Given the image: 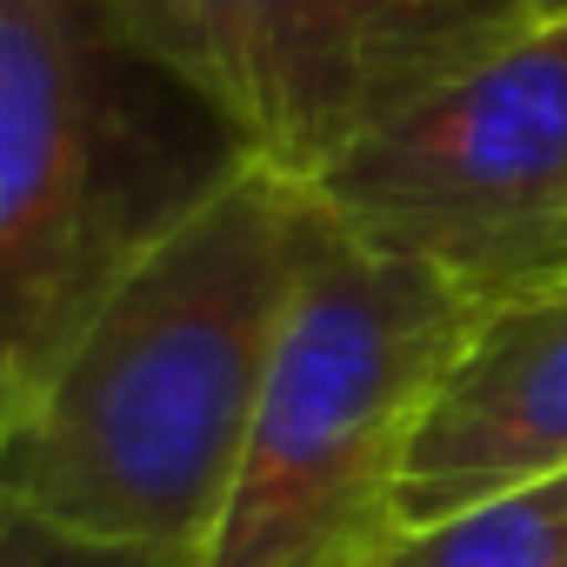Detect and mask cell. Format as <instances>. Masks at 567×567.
I'll use <instances>...</instances> for the list:
<instances>
[{"mask_svg": "<svg viewBox=\"0 0 567 567\" xmlns=\"http://www.w3.org/2000/svg\"><path fill=\"white\" fill-rule=\"evenodd\" d=\"M321 240L301 181L234 154L87 308L0 434V494L94 547L194 554Z\"/></svg>", "mask_w": 567, "mask_h": 567, "instance_id": "obj_1", "label": "cell"}, {"mask_svg": "<svg viewBox=\"0 0 567 567\" xmlns=\"http://www.w3.org/2000/svg\"><path fill=\"white\" fill-rule=\"evenodd\" d=\"M467 328L461 288L321 220L220 507L181 567H374L401 527V461Z\"/></svg>", "mask_w": 567, "mask_h": 567, "instance_id": "obj_2", "label": "cell"}, {"mask_svg": "<svg viewBox=\"0 0 567 567\" xmlns=\"http://www.w3.org/2000/svg\"><path fill=\"white\" fill-rule=\"evenodd\" d=\"M161 87L101 0H0V434L107 280L234 161H187Z\"/></svg>", "mask_w": 567, "mask_h": 567, "instance_id": "obj_3", "label": "cell"}, {"mask_svg": "<svg viewBox=\"0 0 567 567\" xmlns=\"http://www.w3.org/2000/svg\"><path fill=\"white\" fill-rule=\"evenodd\" d=\"M114 28L288 181L474 74L540 21L520 0H101Z\"/></svg>", "mask_w": 567, "mask_h": 567, "instance_id": "obj_4", "label": "cell"}, {"mask_svg": "<svg viewBox=\"0 0 567 567\" xmlns=\"http://www.w3.org/2000/svg\"><path fill=\"white\" fill-rule=\"evenodd\" d=\"M321 220L481 308L567 254V21L394 114L308 181Z\"/></svg>", "mask_w": 567, "mask_h": 567, "instance_id": "obj_5", "label": "cell"}, {"mask_svg": "<svg viewBox=\"0 0 567 567\" xmlns=\"http://www.w3.org/2000/svg\"><path fill=\"white\" fill-rule=\"evenodd\" d=\"M554 474H567V254L474 315L401 461V527Z\"/></svg>", "mask_w": 567, "mask_h": 567, "instance_id": "obj_6", "label": "cell"}, {"mask_svg": "<svg viewBox=\"0 0 567 567\" xmlns=\"http://www.w3.org/2000/svg\"><path fill=\"white\" fill-rule=\"evenodd\" d=\"M374 567H567V474L427 527H401Z\"/></svg>", "mask_w": 567, "mask_h": 567, "instance_id": "obj_7", "label": "cell"}, {"mask_svg": "<svg viewBox=\"0 0 567 567\" xmlns=\"http://www.w3.org/2000/svg\"><path fill=\"white\" fill-rule=\"evenodd\" d=\"M0 567H181V554L94 547V540H74V534L41 527L34 514L8 507V494H0Z\"/></svg>", "mask_w": 567, "mask_h": 567, "instance_id": "obj_8", "label": "cell"}, {"mask_svg": "<svg viewBox=\"0 0 567 567\" xmlns=\"http://www.w3.org/2000/svg\"><path fill=\"white\" fill-rule=\"evenodd\" d=\"M520 8H527L540 28H547V21H567V0H520Z\"/></svg>", "mask_w": 567, "mask_h": 567, "instance_id": "obj_9", "label": "cell"}]
</instances>
